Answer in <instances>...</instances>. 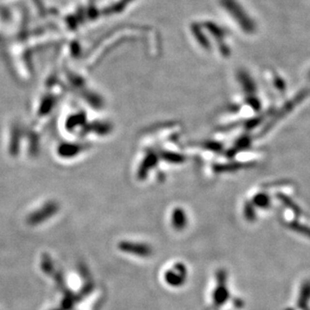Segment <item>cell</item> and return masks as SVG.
Returning <instances> with one entry per match:
<instances>
[{"mask_svg": "<svg viewBox=\"0 0 310 310\" xmlns=\"http://www.w3.org/2000/svg\"><path fill=\"white\" fill-rule=\"evenodd\" d=\"M172 224L175 228L177 229H182L186 226L187 218L184 211H182L181 209L174 210L172 214Z\"/></svg>", "mask_w": 310, "mask_h": 310, "instance_id": "cell-3", "label": "cell"}, {"mask_svg": "<svg viewBox=\"0 0 310 310\" xmlns=\"http://www.w3.org/2000/svg\"><path fill=\"white\" fill-rule=\"evenodd\" d=\"M225 279L221 278L219 284L216 288V290L214 291L213 294V299H214V305L216 304L218 306L222 305V303L228 298V290L225 285Z\"/></svg>", "mask_w": 310, "mask_h": 310, "instance_id": "cell-2", "label": "cell"}, {"mask_svg": "<svg viewBox=\"0 0 310 310\" xmlns=\"http://www.w3.org/2000/svg\"><path fill=\"white\" fill-rule=\"evenodd\" d=\"M166 281L169 283L170 285L179 286L182 283H184L186 279V270L183 265H176L173 268L169 269L165 276Z\"/></svg>", "mask_w": 310, "mask_h": 310, "instance_id": "cell-1", "label": "cell"}]
</instances>
